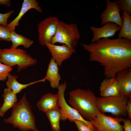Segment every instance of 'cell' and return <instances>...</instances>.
<instances>
[{
    "instance_id": "6",
    "label": "cell",
    "mask_w": 131,
    "mask_h": 131,
    "mask_svg": "<svg viewBox=\"0 0 131 131\" xmlns=\"http://www.w3.org/2000/svg\"><path fill=\"white\" fill-rule=\"evenodd\" d=\"M128 97L116 96L97 97V103L99 111L104 114L110 113L115 117H121L127 115L126 106Z\"/></svg>"
},
{
    "instance_id": "13",
    "label": "cell",
    "mask_w": 131,
    "mask_h": 131,
    "mask_svg": "<svg viewBox=\"0 0 131 131\" xmlns=\"http://www.w3.org/2000/svg\"><path fill=\"white\" fill-rule=\"evenodd\" d=\"M115 77L118 83L119 95L131 98V68L118 72Z\"/></svg>"
},
{
    "instance_id": "12",
    "label": "cell",
    "mask_w": 131,
    "mask_h": 131,
    "mask_svg": "<svg viewBox=\"0 0 131 131\" xmlns=\"http://www.w3.org/2000/svg\"><path fill=\"white\" fill-rule=\"evenodd\" d=\"M90 28L93 33L91 41L93 42L101 39L109 38L113 36L116 32L120 30L121 27L115 24L108 22L101 27L90 26Z\"/></svg>"
},
{
    "instance_id": "23",
    "label": "cell",
    "mask_w": 131,
    "mask_h": 131,
    "mask_svg": "<svg viewBox=\"0 0 131 131\" xmlns=\"http://www.w3.org/2000/svg\"><path fill=\"white\" fill-rule=\"evenodd\" d=\"M120 10L124 11L128 14H131V0H117Z\"/></svg>"
},
{
    "instance_id": "9",
    "label": "cell",
    "mask_w": 131,
    "mask_h": 131,
    "mask_svg": "<svg viewBox=\"0 0 131 131\" xmlns=\"http://www.w3.org/2000/svg\"><path fill=\"white\" fill-rule=\"evenodd\" d=\"M59 20L57 17L51 16L45 18L38 24V40L41 45L45 46L47 42L50 43L52 38L56 33Z\"/></svg>"
},
{
    "instance_id": "26",
    "label": "cell",
    "mask_w": 131,
    "mask_h": 131,
    "mask_svg": "<svg viewBox=\"0 0 131 131\" xmlns=\"http://www.w3.org/2000/svg\"><path fill=\"white\" fill-rule=\"evenodd\" d=\"M10 32L6 26L0 25V41H10L9 37Z\"/></svg>"
},
{
    "instance_id": "20",
    "label": "cell",
    "mask_w": 131,
    "mask_h": 131,
    "mask_svg": "<svg viewBox=\"0 0 131 131\" xmlns=\"http://www.w3.org/2000/svg\"><path fill=\"white\" fill-rule=\"evenodd\" d=\"M121 17L123 23L118 37L119 38H125L131 41V16L123 11Z\"/></svg>"
},
{
    "instance_id": "21",
    "label": "cell",
    "mask_w": 131,
    "mask_h": 131,
    "mask_svg": "<svg viewBox=\"0 0 131 131\" xmlns=\"http://www.w3.org/2000/svg\"><path fill=\"white\" fill-rule=\"evenodd\" d=\"M10 41L12 43L10 48H17L20 45L25 48L30 47L33 43V41L21 34L16 33L15 31H11L10 35Z\"/></svg>"
},
{
    "instance_id": "16",
    "label": "cell",
    "mask_w": 131,
    "mask_h": 131,
    "mask_svg": "<svg viewBox=\"0 0 131 131\" xmlns=\"http://www.w3.org/2000/svg\"><path fill=\"white\" fill-rule=\"evenodd\" d=\"M99 89L101 97L119 95L118 83L115 77L104 79L101 83Z\"/></svg>"
},
{
    "instance_id": "7",
    "label": "cell",
    "mask_w": 131,
    "mask_h": 131,
    "mask_svg": "<svg viewBox=\"0 0 131 131\" xmlns=\"http://www.w3.org/2000/svg\"><path fill=\"white\" fill-rule=\"evenodd\" d=\"M66 86V83L64 82L60 84L57 88V94L61 115V120L64 121L68 119L71 122H74V120H78L84 122L89 126L92 125L90 121L84 119L75 109L67 104L64 95Z\"/></svg>"
},
{
    "instance_id": "15",
    "label": "cell",
    "mask_w": 131,
    "mask_h": 131,
    "mask_svg": "<svg viewBox=\"0 0 131 131\" xmlns=\"http://www.w3.org/2000/svg\"><path fill=\"white\" fill-rule=\"evenodd\" d=\"M36 106L39 110L45 113L59 108L57 94L49 92L42 96L38 101Z\"/></svg>"
},
{
    "instance_id": "27",
    "label": "cell",
    "mask_w": 131,
    "mask_h": 131,
    "mask_svg": "<svg viewBox=\"0 0 131 131\" xmlns=\"http://www.w3.org/2000/svg\"><path fill=\"white\" fill-rule=\"evenodd\" d=\"M14 12V10H11L9 11L4 14L0 13V25L6 26L8 24V18Z\"/></svg>"
},
{
    "instance_id": "19",
    "label": "cell",
    "mask_w": 131,
    "mask_h": 131,
    "mask_svg": "<svg viewBox=\"0 0 131 131\" xmlns=\"http://www.w3.org/2000/svg\"><path fill=\"white\" fill-rule=\"evenodd\" d=\"M8 80L6 82V84L8 88L11 90L13 92L16 94L20 92L23 89L28 86L41 82H44L45 80L44 78L42 79L30 82L26 84H22L18 82L17 80L18 78L16 75H13L9 73L8 76Z\"/></svg>"
},
{
    "instance_id": "11",
    "label": "cell",
    "mask_w": 131,
    "mask_h": 131,
    "mask_svg": "<svg viewBox=\"0 0 131 131\" xmlns=\"http://www.w3.org/2000/svg\"><path fill=\"white\" fill-rule=\"evenodd\" d=\"M50 53L52 57L59 66H61L63 62L70 58L73 52L66 45H58L47 42L45 45Z\"/></svg>"
},
{
    "instance_id": "1",
    "label": "cell",
    "mask_w": 131,
    "mask_h": 131,
    "mask_svg": "<svg viewBox=\"0 0 131 131\" xmlns=\"http://www.w3.org/2000/svg\"><path fill=\"white\" fill-rule=\"evenodd\" d=\"M89 53V60L103 67L106 78L131 68V41L123 38H103L89 44L79 43Z\"/></svg>"
},
{
    "instance_id": "29",
    "label": "cell",
    "mask_w": 131,
    "mask_h": 131,
    "mask_svg": "<svg viewBox=\"0 0 131 131\" xmlns=\"http://www.w3.org/2000/svg\"><path fill=\"white\" fill-rule=\"evenodd\" d=\"M127 100L126 106V110L127 115L130 120L131 119V98Z\"/></svg>"
},
{
    "instance_id": "28",
    "label": "cell",
    "mask_w": 131,
    "mask_h": 131,
    "mask_svg": "<svg viewBox=\"0 0 131 131\" xmlns=\"http://www.w3.org/2000/svg\"><path fill=\"white\" fill-rule=\"evenodd\" d=\"M129 118L124 119L123 125L124 131H131V121Z\"/></svg>"
},
{
    "instance_id": "30",
    "label": "cell",
    "mask_w": 131,
    "mask_h": 131,
    "mask_svg": "<svg viewBox=\"0 0 131 131\" xmlns=\"http://www.w3.org/2000/svg\"><path fill=\"white\" fill-rule=\"evenodd\" d=\"M0 5H6L9 7L11 5V2L9 0H0Z\"/></svg>"
},
{
    "instance_id": "4",
    "label": "cell",
    "mask_w": 131,
    "mask_h": 131,
    "mask_svg": "<svg viewBox=\"0 0 131 131\" xmlns=\"http://www.w3.org/2000/svg\"><path fill=\"white\" fill-rule=\"evenodd\" d=\"M0 61L11 67L17 65V71L34 66L37 63L34 58L23 49L15 48L0 49Z\"/></svg>"
},
{
    "instance_id": "22",
    "label": "cell",
    "mask_w": 131,
    "mask_h": 131,
    "mask_svg": "<svg viewBox=\"0 0 131 131\" xmlns=\"http://www.w3.org/2000/svg\"><path fill=\"white\" fill-rule=\"evenodd\" d=\"M45 113L50 123L52 131H60L59 122L61 115L60 108L48 111Z\"/></svg>"
},
{
    "instance_id": "25",
    "label": "cell",
    "mask_w": 131,
    "mask_h": 131,
    "mask_svg": "<svg viewBox=\"0 0 131 131\" xmlns=\"http://www.w3.org/2000/svg\"><path fill=\"white\" fill-rule=\"evenodd\" d=\"M74 122L78 131H97L92 125L89 126L82 121L76 120Z\"/></svg>"
},
{
    "instance_id": "24",
    "label": "cell",
    "mask_w": 131,
    "mask_h": 131,
    "mask_svg": "<svg viewBox=\"0 0 131 131\" xmlns=\"http://www.w3.org/2000/svg\"><path fill=\"white\" fill-rule=\"evenodd\" d=\"M11 67L2 64L0 61V81H4L11 71Z\"/></svg>"
},
{
    "instance_id": "3",
    "label": "cell",
    "mask_w": 131,
    "mask_h": 131,
    "mask_svg": "<svg viewBox=\"0 0 131 131\" xmlns=\"http://www.w3.org/2000/svg\"><path fill=\"white\" fill-rule=\"evenodd\" d=\"M12 108L11 116L4 119L5 123L11 124L14 128L22 131H39L36 126L35 116L25 94Z\"/></svg>"
},
{
    "instance_id": "14",
    "label": "cell",
    "mask_w": 131,
    "mask_h": 131,
    "mask_svg": "<svg viewBox=\"0 0 131 131\" xmlns=\"http://www.w3.org/2000/svg\"><path fill=\"white\" fill-rule=\"evenodd\" d=\"M32 9H35L40 13H42L41 8L39 5V3L37 1L35 0H24L18 16L6 26L10 32L15 31L16 27L19 25V21L22 17L27 11Z\"/></svg>"
},
{
    "instance_id": "8",
    "label": "cell",
    "mask_w": 131,
    "mask_h": 131,
    "mask_svg": "<svg viewBox=\"0 0 131 131\" xmlns=\"http://www.w3.org/2000/svg\"><path fill=\"white\" fill-rule=\"evenodd\" d=\"M124 119L122 117L107 116L99 112L90 121L97 131H124L120 123Z\"/></svg>"
},
{
    "instance_id": "2",
    "label": "cell",
    "mask_w": 131,
    "mask_h": 131,
    "mask_svg": "<svg viewBox=\"0 0 131 131\" xmlns=\"http://www.w3.org/2000/svg\"><path fill=\"white\" fill-rule=\"evenodd\" d=\"M69 95L68 101L71 106L86 120L90 121L100 112L97 107V97L90 89L77 88L71 91Z\"/></svg>"
},
{
    "instance_id": "10",
    "label": "cell",
    "mask_w": 131,
    "mask_h": 131,
    "mask_svg": "<svg viewBox=\"0 0 131 131\" xmlns=\"http://www.w3.org/2000/svg\"><path fill=\"white\" fill-rule=\"evenodd\" d=\"M106 8L100 16V25H103L106 23L111 22L117 24L121 27L123 20L117 1H112L110 0H106Z\"/></svg>"
},
{
    "instance_id": "18",
    "label": "cell",
    "mask_w": 131,
    "mask_h": 131,
    "mask_svg": "<svg viewBox=\"0 0 131 131\" xmlns=\"http://www.w3.org/2000/svg\"><path fill=\"white\" fill-rule=\"evenodd\" d=\"M4 102L0 107V117H3L6 112L9 109L13 107L17 102V96L10 89L8 88L4 89L2 95Z\"/></svg>"
},
{
    "instance_id": "17",
    "label": "cell",
    "mask_w": 131,
    "mask_h": 131,
    "mask_svg": "<svg viewBox=\"0 0 131 131\" xmlns=\"http://www.w3.org/2000/svg\"><path fill=\"white\" fill-rule=\"evenodd\" d=\"M58 70V66L51 58L44 78L49 82L51 87L53 88H57L60 85L61 78Z\"/></svg>"
},
{
    "instance_id": "5",
    "label": "cell",
    "mask_w": 131,
    "mask_h": 131,
    "mask_svg": "<svg viewBox=\"0 0 131 131\" xmlns=\"http://www.w3.org/2000/svg\"><path fill=\"white\" fill-rule=\"evenodd\" d=\"M80 37V33L76 24H68L59 20L56 33L52 38L50 43L54 44L58 42L66 44L73 53H75L76 48Z\"/></svg>"
}]
</instances>
